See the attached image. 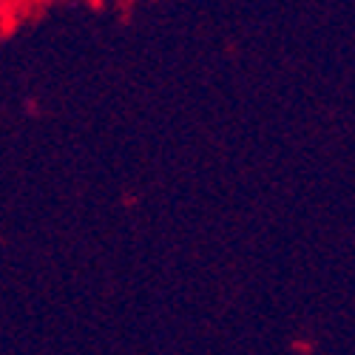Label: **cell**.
<instances>
[{
  "instance_id": "6da1fadb",
  "label": "cell",
  "mask_w": 355,
  "mask_h": 355,
  "mask_svg": "<svg viewBox=\"0 0 355 355\" xmlns=\"http://www.w3.org/2000/svg\"><path fill=\"white\" fill-rule=\"evenodd\" d=\"M0 17H3V12H0Z\"/></svg>"
}]
</instances>
